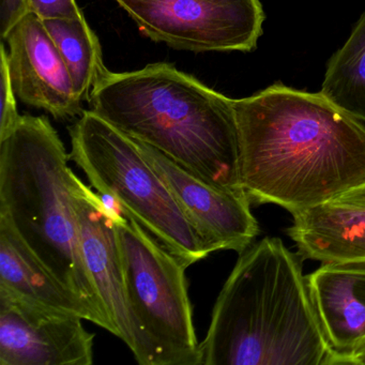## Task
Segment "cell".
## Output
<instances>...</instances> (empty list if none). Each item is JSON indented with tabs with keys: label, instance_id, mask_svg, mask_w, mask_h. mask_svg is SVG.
I'll list each match as a JSON object with an SVG mask.
<instances>
[{
	"label": "cell",
	"instance_id": "ffe728a7",
	"mask_svg": "<svg viewBox=\"0 0 365 365\" xmlns=\"http://www.w3.org/2000/svg\"><path fill=\"white\" fill-rule=\"evenodd\" d=\"M335 200L348 202V204L365 206V185H360V187L347 192V193L344 194V195H341V197Z\"/></svg>",
	"mask_w": 365,
	"mask_h": 365
},
{
	"label": "cell",
	"instance_id": "9a60e30c",
	"mask_svg": "<svg viewBox=\"0 0 365 365\" xmlns=\"http://www.w3.org/2000/svg\"><path fill=\"white\" fill-rule=\"evenodd\" d=\"M43 23L67 66L76 95L81 101H89L91 91L108 70L97 35L85 16Z\"/></svg>",
	"mask_w": 365,
	"mask_h": 365
},
{
	"label": "cell",
	"instance_id": "5b68a950",
	"mask_svg": "<svg viewBox=\"0 0 365 365\" xmlns=\"http://www.w3.org/2000/svg\"><path fill=\"white\" fill-rule=\"evenodd\" d=\"M70 159L100 195L112 196L160 245L190 267L211 254L138 143L93 110L69 129Z\"/></svg>",
	"mask_w": 365,
	"mask_h": 365
},
{
	"label": "cell",
	"instance_id": "5bb4252c",
	"mask_svg": "<svg viewBox=\"0 0 365 365\" xmlns=\"http://www.w3.org/2000/svg\"><path fill=\"white\" fill-rule=\"evenodd\" d=\"M287 235L303 260H365V206L333 202L292 215Z\"/></svg>",
	"mask_w": 365,
	"mask_h": 365
},
{
	"label": "cell",
	"instance_id": "30bf717a",
	"mask_svg": "<svg viewBox=\"0 0 365 365\" xmlns=\"http://www.w3.org/2000/svg\"><path fill=\"white\" fill-rule=\"evenodd\" d=\"M136 143L211 253L223 250L241 254L253 245L260 230L247 193L217 189L150 145Z\"/></svg>",
	"mask_w": 365,
	"mask_h": 365
},
{
	"label": "cell",
	"instance_id": "ba28073f",
	"mask_svg": "<svg viewBox=\"0 0 365 365\" xmlns=\"http://www.w3.org/2000/svg\"><path fill=\"white\" fill-rule=\"evenodd\" d=\"M71 197L87 271L97 288L116 336L132 350L140 365H155V358L134 319L128 301L123 256L114 215L103 200L74 173Z\"/></svg>",
	"mask_w": 365,
	"mask_h": 365
},
{
	"label": "cell",
	"instance_id": "4fadbf2b",
	"mask_svg": "<svg viewBox=\"0 0 365 365\" xmlns=\"http://www.w3.org/2000/svg\"><path fill=\"white\" fill-rule=\"evenodd\" d=\"M0 287L29 302L80 316L112 333V327L80 294L66 286L0 217Z\"/></svg>",
	"mask_w": 365,
	"mask_h": 365
},
{
	"label": "cell",
	"instance_id": "3957f363",
	"mask_svg": "<svg viewBox=\"0 0 365 365\" xmlns=\"http://www.w3.org/2000/svg\"><path fill=\"white\" fill-rule=\"evenodd\" d=\"M91 110L208 185L245 193L235 100L168 63L114 73L91 91Z\"/></svg>",
	"mask_w": 365,
	"mask_h": 365
},
{
	"label": "cell",
	"instance_id": "52a82bcc",
	"mask_svg": "<svg viewBox=\"0 0 365 365\" xmlns=\"http://www.w3.org/2000/svg\"><path fill=\"white\" fill-rule=\"evenodd\" d=\"M158 43L193 53L251 52L262 34L260 0H115Z\"/></svg>",
	"mask_w": 365,
	"mask_h": 365
},
{
	"label": "cell",
	"instance_id": "277c9868",
	"mask_svg": "<svg viewBox=\"0 0 365 365\" xmlns=\"http://www.w3.org/2000/svg\"><path fill=\"white\" fill-rule=\"evenodd\" d=\"M70 155L46 116L22 115L0 140V217L70 289L106 316L81 249Z\"/></svg>",
	"mask_w": 365,
	"mask_h": 365
},
{
	"label": "cell",
	"instance_id": "e0dca14e",
	"mask_svg": "<svg viewBox=\"0 0 365 365\" xmlns=\"http://www.w3.org/2000/svg\"><path fill=\"white\" fill-rule=\"evenodd\" d=\"M0 96H1V117H0V140L5 138L18 125L22 115L19 114L16 95L10 78L8 53L1 43V61H0Z\"/></svg>",
	"mask_w": 365,
	"mask_h": 365
},
{
	"label": "cell",
	"instance_id": "2e32d148",
	"mask_svg": "<svg viewBox=\"0 0 365 365\" xmlns=\"http://www.w3.org/2000/svg\"><path fill=\"white\" fill-rule=\"evenodd\" d=\"M320 93L365 123V12L328 63Z\"/></svg>",
	"mask_w": 365,
	"mask_h": 365
},
{
	"label": "cell",
	"instance_id": "6da1fadb",
	"mask_svg": "<svg viewBox=\"0 0 365 365\" xmlns=\"http://www.w3.org/2000/svg\"><path fill=\"white\" fill-rule=\"evenodd\" d=\"M241 183L292 215L365 185V125L322 93L281 83L235 100Z\"/></svg>",
	"mask_w": 365,
	"mask_h": 365
},
{
	"label": "cell",
	"instance_id": "8992f818",
	"mask_svg": "<svg viewBox=\"0 0 365 365\" xmlns=\"http://www.w3.org/2000/svg\"><path fill=\"white\" fill-rule=\"evenodd\" d=\"M128 301L155 365H200V348L187 294V267L133 217H114Z\"/></svg>",
	"mask_w": 365,
	"mask_h": 365
},
{
	"label": "cell",
	"instance_id": "ac0fdd59",
	"mask_svg": "<svg viewBox=\"0 0 365 365\" xmlns=\"http://www.w3.org/2000/svg\"><path fill=\"white\" fill-rule=\"evenodd\" d=\"M29 8L42 21L84 16L76 0H29Z\"/></svg>",
	"mask_w": 365,
	"mask_h": 365
},
{
	"label": "cell",
	"instance_id": "7c38bea8",
	"mask_svg": "<svg viewBox=\"0 0 365 365\" xmlns=\"http://www.w3.org/2000/svg\"><path fill=\"white\" fill-rule=\"evenodd\" d=\"M307 281L331 348L350 364L365 344V260L322 264Z\"/></svg>",
	"mask_w": 365,
	"mask_h": 365
},
{
	"label": "cell",
	"instance_id": "7a4b0ae2",
	"mask_svg": "<svg viewBox=\"0 0 365 365\" xmlns=\"http://www.w3.org/2000/svg\"><path fill=\"white\" fill-rule=\"evenodd\" d=\"M302 262L277 237L239 254L200 344V365H343L324 334Z\"/></svg>",
	"mask_w": 365,
	"mask_h": 365
},
{
	"label": "cell",
	"instance_id": "8fae6325",
	"mask_svg": "<svg viewBox=\"0 0 365 365\" xmlns=\"http://www.w3.org/2000/svg\"><path fill=\"white\" fill-rule=\"evenodd\" d=\"M4 40L9 44L8 65L16 98L56 120L83 114L67 66L41 19L29 12Z\"/></svg>",
	"mask_w": 365,
	"mask_h": 365
},
{
	"label": "cell",
	"instance_id": "d6986e66",
	"mask_svg": "<svg viewBox=\"0 0 365 365\" xmlns=\"http://www.w3.org/2000/svg\"><path fill=\"white\" fill-rule=\"evenodd\" d=\"M29 14V0H0V35L5 39L10 29Z\"/></svg>",
	"mask_w": 365,
	"mask_h": 365
},
{
	"label": "cell",
	"instance_id": "44dd1931",
	"mask_svg": "<svg viewBox=\"0 0 365 365\" xmlns=\"http://www.w3.org/2000/svg\"><path fill=\"white\" fill-rule=\"evenodd\" d=\"M350 364L365 365V344L354 352L351 358H350Z\"/></svg>",
	"mask_w": 365,
	"mask_h": 365
},
{
	"label": "cell",
	"instance_id": "9c48e42d",
	"mask_svg": "<svg viewBox=\"0 0 365 365\" xmlns=\"http://www.w3.org/2000/svg\"><path fill=\"white\" fill-rule=\"evenodd\" d=\"M83 318L0 287V365H91L95 334Z\"/></svg>",
	"mask_w": 365,
	"mask_h": 365
}]
</instances>
